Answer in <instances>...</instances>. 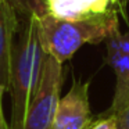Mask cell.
Segmentation results:
<instances>
[{
	"instance_id": "obj_1",
	"label": "cell",
	"mask_w": 129,
	"mask_h": 129,
	"mask_svg": "<svg viewBox=\"0 0 129 129\" xmlns=\"http://www.w3.org/2000/svg\"><path fill=\"white\" fill-rule=\"evenodd\" d=\"M36 22L43 51L61 64L68 61L83 45H97L119 29L115 10L85 18H58L49 13L36 18Z\"/></svg>"
},
{
	"instance_id": "obj_2",
	"label": "cell",
	"mask_w": 129,
	"mask_h": 129,
	"mask_svg": "<svg viewBox=\"0 0 129 129\" xmlns=\"http://www.w3.org/2000/svg\"><path fill=\"white\" fill-rule=\"evenodd\" d=\"M13 49L10 89L13 99L11 129H22L25 115L42 78L46 53L38 35L36 18L20 20Z\"/></svg>"
},
{
	"instance_id": "obj_3",
	"label": "cell",
	"mask_w": 129,
	"mask_h": 129,
	"mask_svg": "<svg viewBox=\"0 0 129 129\" xmlns=\"http://www.w3.org/2000/svg\"><path fill=\"white\" fill-rule=\"evenodd\" d=\"M62 83V64L54 57H45L42 78L25 115L22 129H51L60 101Z\"/></svg>"
},
{
	"instance_id": "obj_4",
	"label": "cell",
	"mask_w": 129,
	"mask_h": 129,
	"mask_svg": "<svg viewBox=\"0 0 129 129\" xmlns=\"http://www.w3.org/2000/svg\"><path fill=\"white\" fill-rule=\"evenodd\" d=\"M107 43V62L115 74V90L110 108L103 115H115L129 104V31L114 32Z\"/></svg>"
},
{
	"instance_id": "obj_5",
	"label": "cell",
	"mask_w": 129,
	"mask_h": 129,
	"mask_svg": "<svg viewBox=\"0 0 129 129\" xmlns=\"http://www.w3.org/2000/svg\"><path fill=\"white\" fill-rule=\"evenodd\" d=\"M94 121L89 104V82L75 81L60 99L51 129H86Z\"/></svg>"
},
{
	"instance_id": "obj_6",
	"label": "cell",
	"mask_w": 129,
	"mask_h": 129,
	"mask_svg": "<svg viewBox=\"0 0 129 129\" xmlns=\"http://www.w3.org/2000/svg\"><path fill=\"white\" fill-rule=\"evenodd\" d=\"M20 18L6 0H0V86L10 89L13 49L20 28Z\"/></svg>"
},
{
	"instance_id": "obj_7",
	"label": "cell",
	"mask_w": 129,
	"mask_h": 129,
	"mask_svg": "<svg viewBox=\"0 0 129 129\" xmlns=\"http://www.w3.org/2000/svg\"><path fill=\"white\" fill-rule=\"evenodd\" d=\"M51 15L58 18H85L111 11L119 0H45Z\"/></svg>"
},
{
	"instance_id": "obj_8",
	"label": "cell",
	"mask_w": 129,
	"mask_h": 129,
	"mask_svg": "<svg viewBox=\"0 0 129 129\" xmlns=\"http://www.w3.org/2000/svg\"><path fill=\"white\" fill-rule=\"evenodd\" d=\"M6 2L14 9L20 20L42 18L50 13L45 0H6Z\"/></svg>"
},
{
	"instance_id": "obj_9",
	"label": "cell",
	"mask_w": 129,
	"mask_h": 129,
	"mask_svg": "<svg viewBox=\"0 0 129 129\" xmlns=\"http://www.w3.org/2000/svg\"><path fill=\"white\" fill-rule=\"evenodd\" d=\"M92 129H117V121L114 115H103L96 118L92 125Z\"/></svg>"
},
{
	"instance_id": "obj_10",
	"label": "cell",
	"mask_w": 129,
	"mask_h": 129,
	"mask_svg": "<svg viewBox=\"0 0 129 129\" xmlns=\"http://www.w3.org/2000/svg\"><path fill=\"white\" fill-rule=\"evenodd\" d=\"M114 117L117 121V129H129V104Z\"/></svg>"
},
{
	"instance_id": "obj_11",
	"label": "cell",
	"mask_w": 129,
	"mask_h": 129,
	"mask_svg": "<svg viewBox=\"0 0 129 129\" xmlns=\"http://www.w3.org/2000/svg\"><path fill=\"white\" fill-rule=\"evenodd\" d=\"M6 92L3 86H0V129H11V126L7 123L6 118H4V112H3V94Z\"/></svg>"
},
{
	"instance_id": "obj_12",
	"label": "cell",
	"mask_w": 129,
	"mask_h": 129,
	"mask_svg": "<svg viewBox=\"0 0 129 129\" xmlns=\"http://www.w3.org/2000/svg\"><path fill=\"white\" fill-rule=\"evenodd\" d=\"M93 122H94V121H93ZM93 122H92V123H90V125H89V126H87V128H86V129H92V125H93Z\"/></svg>"
}]
</instances>
